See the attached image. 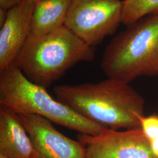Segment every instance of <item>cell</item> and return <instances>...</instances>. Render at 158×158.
<instances>
[{
	"label": "cell",
	"instance_id": "6da1fadb",
	"mask_svg": "<svg viewBox=\"0 0 158 158\" xmlns=\"http://www.w3.org/2000/svg\"><path fill=\"white\" fill-rule=\"evenodd\" d=\"M53 93L81 117L111 130L141 128L145 117L144 98L129 83L117 79L59 85Z\"/></svg>",
	"mask_w": 158,
	"mask_h": 158
},
{
	"label": "cell",
	"instance_id": "7a4b0ae2",
	"mask_svg": "<svg viewBox=\"0 0 158 158\" xmlns=\"http://www.w3.org/2000/svg\"><path fill=\"white\" fill-rule=\"evenodd\" d=\"M95 56L94 47L63 26L44 36L29 37L13 64L29 81L47 89L76 64L92 62Z\"/></svg>",
	"mask_w": 158,
	"mask_h": 158
},
{
	"label": "cell",
	"instance_id": "3957f363",
	"mask_svg": "<svg viewBox=\"0 0 158 158\" xmlns=\"http://www.w3.org/2000/svg\"><path fill=\"white\" fill-rule=\"evenodd\" d=\"M101 68L107 78L130 83L158 75V12L143 17L117 35L106 47Z\"/></svg>",
	"mask_w": 158,
	"mask_h": 158
},
{
	"label": "cell",
	"instance_id": "277c9868",
	"mask_svg": "<svg viewBox=\"0 0 158 158\" xmlns=\"http://www.w3.org/2000/svg\"><path fill=\"white\" fill-rule=\"evenodd\" d=\"M0 106L16 114L36 115L80 134L97 135L107 128L80 115L29 81L12 64L0 72Z\"/></svg>",
	"mask_w": 158,
	"mask_h": 158
},
{
	"label": "cell",
	"instance_id": "5b68a950",
	"mask_svg": "<svg viewBox=\"0 0 158 158\" xmlns=\"http://www.w3.org/2000/svg\"><path fill=\"white\" fill-rule=\"evenodd\" d=\"M123 9L121 0H70L64 26L95 48L117 31Z\"/></svg>",
	"mask_w": 158,
	"mask_h": 158
},
{
	"label": "cell",
	"instance_id": "8992f818",
	"mask_svg": "<svg viewBox=\"0 0 158 158\" xmlns=\"http://www.w3.org/2000/svg\"><path fill=\"white\" fill-rule=\"evenodd\" d=\"M85 158H157L141 128L119 131L107 128L97 135L79 134Z\"/></svg>",
	"mask_w": 158,
	"mask_h": 158
},
{
	"label": "cell",
	"instance_id": "52a82bcc",
	"mask_svg": "<svg viewBox=\"0 0 158 158\" xmlns=\"http://www.w3.org/2000/svg\"><path fill=\"white\" fill-rule=\"evenodd\" d=\"M17 115L40 158H85V145L64 135L48 119L32 114Z\"/></svg>",
	"mask_w": 158,
	"mask_h": 158
},
{
	"label": "cell",
	"instance_id": "ba28073f",
	"mask_svg": "<svg viewBox=\"0 0 158 158\" xmlns=\"http://www.w3.org/2000/svg\"><path fill=\"white\" fill-rule=\"evenodd\" d=\"M35 2L22 0L8 10L0 27V72L12 64L29 36Z\"/></svg>",
	"mask_w": 158,
	"mask_h": 158
},
{
	"label": "cell",
	"instance_id": "9c48e42d",
	"mask_svg": "<svg viewBox=\"0 0 158 158\" xmlns=\"http://www.w3.org/2000/svg\"><path fill=\"white\" fill-rule=\"evenodd\" d=\"M0 153L10 158H41L17 115L0 107Z\"/></svg>",
	"mask_w": 158,
	"mask_h": 158
},
{
	"label": "cell",
	"instance_id": "30bf717a",
	"mask_svg": "<svg viewBox=\"0 0 158 158\" xmlns=\"http://www.w3.org/2000/svg\"><path fill=\"white\" fill-rule=\"evenodd\" d=\"M70 0L35 2L29 37L44 36L64 26Z\"/></svg>",
	"mask_w": 158,
	"mask_h": 158
},
{
	"label": "cell",
	"instance_id": "8fae6325",
	"mask_svg": "<svg viewBox=\"0 0 158 158\" xmlns=\"http://www.w3.org/2000/svg\"><path fill=\"white\" fill-rule=\"evenodd\" d=\"M156 12L158 0H123L122 23L127 26Z\"/></svg>",
	"mask_w": 158,
	"mask_h": 158
},
{
	"label": "cell",
	"instance_id": "7c38bea8",
	"mask_svg": "<svg viewBox=\"0 0 158 158\" xmlns=\"http://www.w3.org/2000/svg\"><path fill=\"white\" fill-rule=\"evenodd\" d=\"M141 128L149 141L158 138V115L145 116L142 119Z\"/></svg>",
	"mask_w": 158,
	"mask_h": 158
},
{
	"label": "cell",
	"instance_id": "4fadbf2b",
	"mask_svg": "<svg viewBox=\"0 0 158 158\" xmlns=\"http://www.w3.org/2000/svg\"><path fill=\"white\" fill-rule=\"evenodd\" d=\"M22 0H0V8L10 10L17 6Z\"/></svg>",
	"mask_w": 158,
	"mask_h": 158
},
{
	"label": "cell",
	"instance_id": "5bb4252c",
	"mask_svg": "<svg viewBox=\"0 0 158 158\" xmlns=\"http://www.w3.org/2000/svg\"><path fill=\"white\" fill-rule=\"evenodd\" d=\"M149 142L153 153L156 158H158V137Z\"/></svg>",
	"mask_w": 158,
	"mask_h": 158
},
{
	"label": "cell",
	"instance_id": "9a60e30c",
	"mask_svg": "<svg viewBox=\"0 0 158 158\" xmlns=\"http://www.w3.org/2000/svg\"><path fill=\"white\" fill-rule=\"evenodd\" d=\"M8 10H9L0 8V27H2L6 22V18L8 16Z\"/></svg>",
	"mask_w": 158,
	"mask_h": 158
},
{
	"label": "cell",
	"instance_id": "2e32d148",
	"mask_svg": "<svg viewBox=\"0 0 158 158\" xmlns=\"http://www.w3.org/2000/svg\"><path fill=\"white\" fill-rule=\"evenodd\" d=\"M0 158H8V156H6V155L2 154V153H0Z\"/></svg>",
	"mask_w": 158,
	"mask_h": 158
},
{
	"label": "cell",
	"instance_id": "e0dca14e",
	"mask_svg": "<svg viewBox=\"0 0 158 158\" xmlns=\"http://www.w3.org/2000/svg\"><path fill=\"white\" fill-rule=\"evenodd\" d=\"M29 1H32V2H36V1H38V0H29Z\"/></svg>",
	"mask_w": 158,
	"mask_h": 158
}]
</instances>
